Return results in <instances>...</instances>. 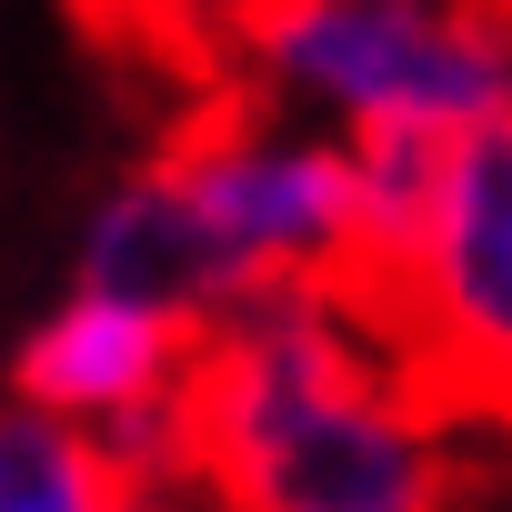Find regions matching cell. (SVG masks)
<instances>
[{"label": "cell", "mask_w": 512, "mask_h": 512, "mask_svg": "<svg viewBox=\"0 0 512 512\" xmlns=\"http://www.w3.org/2000/svg\"><path fill=\"white\" fill-rule=\"evenodd\" d=\"M231 61L352 131L472 141L512 111V0H241Z\"/></svg>", "instance_id": "obj_1"}, {"label": "cell", "mask_w": 512, "mask_h": 512, "mask_svg": "<svg viewBox=\"0 0 512 512\" xmlns=\"http://www.w3.org/2000/svg\"><path fill=\"white\" fill-rule=\"evenodd\" d=\"M362 322L442 392L452 422L512 442V111L452 141L432 231Z\"/></svg>", "instance_id": "obj_2"}, {"label": "cell", "mask_w": 512, "mask_h": 512, "mask_svg": "<svg viewBox=\"0 0 512 512\" xmlns=\"http://www.w3.org/2000/svg\"><path fill=\"white\" fill-rule=\"evenodd\" d=\"M81 292L121 302V312H151V322H181V332H211L241 302H262V282L231 262V241L211 231V211L161 161L101 201V221L81 241Z\"/></svg>", "instance_id": "obj_3"}, {"label": "cell", "mask_w": 512, "mask_h": 512, "mask_svg": "<svg viewBox=\"0 0 512 512\" xmlns=\"http://www.w3.org/2000/svg\"><path fill=\"white\" fill-rule=\"evenodd\" d=\"M201 332L181 322H151V312H121V302H71L61 322H41L21 342V402L31 412H61V422H131V412H161L191 372Z\"/></svg>", "instance_id": "obj_4"}, {"label": "cell", "mask_w": 512, "mask_h": 512, "mask_svg": "<svg viewBox=\"0 0 512 512\" xmlns=\"http://www.w3.org/2000/svg\"><path fill=\"white\" fill-rule=\"evenodd\" d=\"M131 502H141V472L101 432L0 402V512H131Z\"/></svg>", "instance_id": "obj_5"}, {"label": "cell", "mask_w": 512, "mask_h": 512, "mask_svg": "<svg viewBox=\"0 0 512 512\" xmlns=\"http://www.w3.org/2000/svg\"><path fill=\"white\" fill-rule=\"evenodd\" d=\"M61 11L111 51V61H161L191 91H221L231 71V11L241 0H61Z\"/></svg>", "instance_id": "obj_6"}, {"label": "cell", "mask_w": 512, "mask_h": 512, "mask_svg": "<svg viewBox=\"0 0 512 512\" xmlns=\"http://www.w3.org/2000/svg\"><path fill=\"white\" fill-rule=\"evenodd\" d=\"M131 512H211V502H201L191 482H141V502H131Z\"/></svg>", "instance_id": "obj_7"}]
</instances>
